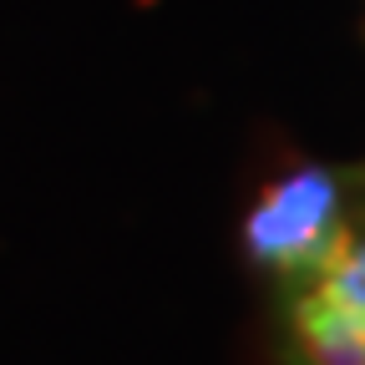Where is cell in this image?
<instances>
[{"instance_id":"obj_1","label":"cell","mask_w":365,"mask_h":365,"mask_svg":"<svg viewBox=\"0 0 365 365\" xmlns=\"http://www.w3.org/2000/svg\"><path fill=\"white\" fill-rule=\"evenodd\" d=\"M345 178L325 163H299L264 182L259 198L244 213V259L279 284H299L330 264V254L345 244Z\"/></svg>"},{"instance_id":"obj_2","label":"cell","mask_w":365,"mask_h":365,"mask_svg":"<svg viewBox=\"0 0 365 365\" xmlns=\"http://www.w3.org/2000/svg\"><path fill=\"white\" fill-rule=\"evenodd\" d=\"M284 355L289 365H365V304L319 274L284 284Z\"/></svg>"},{"instance_id":"obj_3","label":"cell","mask_w":365,"mask_h":365,"mask_svg":"<svg viewBox=\"0 0 365 365\" xmlns=\"http://www.w3.org/2000/svg\"><path fill=\"white\" fill-rule=\"evenodd\" d=\"M319 279L325 284H335V289H345L350 299H360L365 304V234H345V244L330 254V264L319 269Z\"/></svg>"},{"instance_id":"obj_4","label":"cell","mask_w":365,"mask_h":365,"mask_svg":"<svg viewBox=\"0 0 365 365\" xmlns=\"http://www.w3.org/2000/svg\"><path fill=\"white\" fill-rule=\"evenodd\" d=\"M350 182H365V163H360V168H350Z\"/></svg>"}]
</instances>
